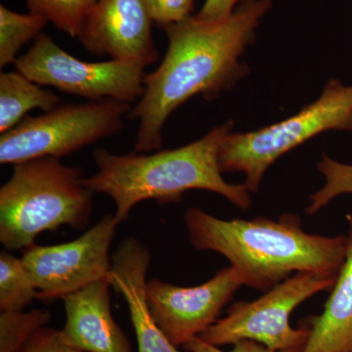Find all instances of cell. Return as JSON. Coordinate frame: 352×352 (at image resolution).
<instances>
[{
    "mask_svg": "<svg viewBox=\"0 0 352 352\" xmlns=\"http://www.w3.org/2000/svg\"><path fill=\"white\" fill-rule=\"evenodd\" d=\"M271 8V0H247L224 19L193 15L164 28L168 50L160 66L145 76L144 94L129 116L139 122L136 152L160 149L166 120L190 98L201 95L217 100L249 74L241 58Z\"/></svg>",
    "mask_w": 352,
    "mask_h": 352,
    "instance_id": "6da1fadb",
    "label": "cell"
},
{
    "mask_svg": "<svg viewBox=\"0 0 352 352\" xmlns=\"http://www.w3.org/2000/svg\"><path fill=\"white\" fill-rule=\"evenodd\" d=\"M190 244L221 254L237 268L245 286L266 292L298 272L338 276L346 254V235L305 232L298 214L222 219L198 208L184 214Z\"/></svg>",
    "mask_w": 352,
    "mask_h": 352,
    "instance_id": "7a4b0ae2",
    "label": "cell"
},
{
    "mask_svg": "<svg viewBox=\"0 0 352 352\" xmlns=\"http://www.w3.org/2000/svg\"><path fill=\"white\" fill-rule=\"evenodd\" d=\"M233 127V120H227L194 142L153 154L118 155L98 148L94 152L97 171L83 178V183L94 193L112 199L119 226L141 201L179 203L190 190L219 194L235 207L248 210L251 192L244 184L226 182L219 166L220 147Z\"/></svg>",
    "mask_w": 352,
    "mask_h": 352,
    "instance_id": "3957f363",
    "label": "cell"
},
{
    "mask_svg": "<svg viewBox=\"0 0 352 352\" xmlns=\"http://www.w3.org/2000/svg\"><path fill=\"white\" fill-rule=\"evenodd\" d=\"M82 168L57 157H39L13 166L0 188V242L7 251H24L45 231L67 226L85 229L94 192L83 183Z\"/></svg>",
    "mask_w": 352,
    "mask_h": 352,
    "instance_id": "277c9868",
    "label": "cell"
},
{
    "mask_svg": "<svg viewBox=\"0 0 352 352\" xmlns=\"http://www.w3.org/2000/svg\"><path fill=\"white\" fill-rule=\"evenodd\" d=\"M330 131L352 132V85L337 78H331L319 98L296 115L256 131L228 134L219 150L220 170L243 173V184L256 193L278 159Z\"/></svg>",
    "mask_w": 352,
    "mask_h": 352,
    "instance_id": "5b68a950",
    "label": "cell"
},
{
    "mask_svg": "<svg viewBox=\"0 0 352 352\" xmlns=\"http://www.w3.org/2000/svg\"><path fill=\"white\" fill-rule=\"evenodd\" d=\"M131 110L126 102L106 99L64 104L25 118L1 134L0 164L15 166L39 157L69 156L122 131Z\"/></svg>",
    "mask_w": 352,
    "mask_h": 352,
    "instance_id": "8992f818",
    "label": "cell"
},
{
    "mask_svg": "<svg viewBox=\"0 0 352 352\" xmlns=\"http://www.w3.org/2000/svg\"><path fill=\"white\" fill-rule=\"evenodd\" d=\"M338 276L318 272H298L273 287L254 302H237L201 335L215 346L254 340L272 351L302 349L309 335L303 324L295 329L289 316L308 298L333 288Z\"/></svg>",
    "mask_w": 352,
    "mask_h": 352,
    "instance_id": "52a82bcc",
    "label": "cell"
},
{
    "mask_svg": "<svg viewBox=\"0 0 352 352\" xmlns=\"http://www.w3.org/2000/svg\"><path fill=\"white\" fill-rule=\"evenodd\" d=\"M15 67L41 87H55L89 101L113 99L131 103L144 94L143 67L113 59L83 61L72 56L44 32L18 58Z\"/></svg>",
    "mask_w": 352,
    "mask_h": 352,
    "instance_id": "ba28073f",
    "label": "cell"
},
{
    "mask_svg": "<svg viewBox=\"0 0 352 352\" xmlns=\"http://www.w3.org/2000/svg\"><path fill=\"white\" fill-rule=\"evenodd\" d=\"M119 224L113 214L102 217L78 239L52 245L34 244L23 252L38 298L63 300L88 285L107 279L112 261L111 245Z\"/></svg>",
    "mask_w": 352,
    "mask_h": 352,
    "instance_id": "9c48e42d",
    "label": "cell"
},
{
    "mask_svg": "<svg viewBox=\"0 0 352 352\" xmlns=\"http://www.w3.org/2000/svg\"><path fill=\"white\" fill-rule=\"evenodd\" d=\"M242 286H245L244 277L230 265L195 287L176 286L153 279L147 283L146 294L157 325L171 344L179 347L214 325Z\"/></svg>",
    "mask_w": 352,
    "mask_h": 352,
    "instance_id": "30bf717a",
    "label": "cell"
},
{
    "mask_svg": "<svg viewBox=\"0 0 352 352\" xmlns=\"http://www.w3.org/2000/svg\"><path fill=\"white\" fill-rule=\"evenodd\" d=\"M144 0H97L78 38L98 56L145 67L159 59Z\"/></svg>",
    "mask_w": 352,
    "mask_h": 352,
    "instance_id": "8fae6325",
    "label": "cell"
},
{
    "mask_svg": "<svg viewBox=\"0 0 352 352\" xmlns=\"http://www.w3.org/2000/svg\"><path fill=\"white\" fill-rule=\"evenodd\" d=\"M150 263L151 254L145 245L126 238L113 254L107 280L126 300L138 352H182L159 327L148 303L146 277Z\"/></svg>",
    "mask_w": 352,
    "mask_h": 352,
    "instance_id": "7c38bea8",
    "label": "cell"
},
{
    "mask_svg": "<svg viewBox=\"0 0 352 352\" xmlns=\"http://www.w3.org/2000/svg\"><path fill=\"white\" fill-rule=\"evenodd\" d=\"M107 279L63 298L65 340L82 352H131V342L113 319Z\"/></svg>",
    "mask_w": 352,
    "mask_h": 352,
    "instance_id": "4fadbf2b",
    "label": "cell"
},
{
    "mask_svg": "<svg viewBox=\"0 0 352 352\" xmlns=\"http://www.w3.org/2000/svg\"><path fill=\"white\" fill-rule=\"evenodd\" d=\"M346 221V259L323 311L305 321L309 335L300 352H352V214Z\"/></svg>",
    "mask_w": 352,
    "mask_h": 352,
    "instance_id": "5bb4252c",
    "label": "cell"
},
{
    "mask_svg": "<svg viewBox=\"0 0 352 352\" xmlns=\"http://www.w3.org/2000/svg\"><path fill=\"white\" fill-rule=\"evenodd\" d=\"M60 104V97L27 76L15 72L0 74V133L18 126L34 109L48 112Z\"/></svg>",
    "mask_w": 352,
    "mask_h": 352,
    "instance_id": "9a60e30c",
    "label": "cell"
},
{
    "mask_svg": "<svg viewBox=\"0 0 352 352\" xmlns=\"http://www.w3.org/2000/svg\"><path fill=\"white\" fill-rule=\"evenodd\" d=\"M48 20L29 12L17 13L0 6V67L15 64L25 43L36 41L43 34Z\"/></svg>",
    "mask_w": 352,
    "mask_h": 352,
    "instance_id": "2e32d148",
    "label": "cell"
},
{
    "mask_svg": "<svg viewBox=\"0 0 352 352\" xmlns=\"http://www.w3.org/2000/svg\"><path fill=\"white\" fill-rule=\"evenodd\" d=\"M36 298H38V291L22 258H18L7 250H2L0 252L1 311H21Z\"/></svg>",
    "mask_w": 352,
    "mask_h": 352,
    "instance_id": "e0dca14e",
    "label": "cell"
},
{
    "mask_svg": "<svg viewBox=\"0 0 352 352\" xmlns=\"http://www.w3.org/2000/svg\"><path fill=\"white\" fill-rule=\"evenodd\" d=\"M97 0H25L29 12L38 14L58 30L78 38L88 13Z\"/></svg>",
    "mask_w": 352,
    "mask_h": 352,
    "instance_id": "ac0fdd59",
    "label": "cell"
},
{
    "mask_svg": "<svg viewBox=\"0 0 352 352\" xmlns=\"http://www.w3.org/2000/svg\"><path fill=\"white\" fill-rule=\"evenodd\" d=\"M47 310L1 311L0 314V352H19L41 328L50 323Z\"/></svg>",
    "mask_w": 352,
    "mask_h": 352,
    "instance_id": "d6986e66",
    "label": "cell"
},
{
    "mask_svg": "<svg viewBox=\"0 0 352 352\" xmlns=\"http://www.w3.org/2000/svg\"><path fill=\"white\" fill-rule=\"evenodd\" d=\"M324 177V185L309 197L305 214L314 215L338 197L352 194V164L340 163L327 154L316 164Z\"/></svg>",
    "mask_w": 352,
    "mask_h": 352,
    "instance_id": "ffe728a7",
    "label": "cell"
},
{
    "mask_svg": "<svg viewBox=\"0 0 352 352\" xmlns=\"http://www.w3.org/2000/svg\"><path fill=\"white\" fill-rule=\"evenodd\" d=\"M152 22L160 27L178 24L191 17L195 0H144Z\"/></svg>",
    "mask_w": 352,
    "mask_h": 352,
    "instance_id": "44dd1931",
    "label": "cell"
},
{
    "mask_svg": "<svg viewBox=\"0 0 352 352\" xmlns=\"http://www.w3.org/2000/svg\"><path fill=\"white\" fill-rule=\"evenodd\" d=\"M19 352H82L69 346L61 330L43 327L30 339Z\"/></svg>",
    "mask_w": 352,
    "mask_h": 352,
    "instance_id": "7402d4cb",
    "label": "cell"
},
{
    "mask_svg": "<svg viewBox=\"0 0 352 352\" xmlns=\"http://www.w3.org/2000/svg\"><path fill=\"white\" fill-rule=\"evenodd\" d=\"M189 352H300L302 349H286V351H272L259 342L254 340H240L233 344V349L229 351H224L219 346H212L201 339L200 337L194 338L184 346Z\"/></svg>",
    "mask_w": 352,
    "mask_h": 352,
    "instance_id": "603a6c76",
    "label": "cell"
},
{
    "mask_svg": "<svg viewBox=\"0 0 352 352\" xmlns=\"http://www.w3.org/2000/svg\"><path fill=\"white\" fill-rule=\"evenodd\" d=\"M245 1L247 0H206L195 16L203 21L222 20L230 16Z\"/></svg>",
    "mask_w": 352,
    "mask_h": 352,
    "instance_id": "cb8c5ba5",
    "label": "cell"
}]
</instances>
